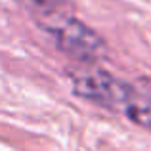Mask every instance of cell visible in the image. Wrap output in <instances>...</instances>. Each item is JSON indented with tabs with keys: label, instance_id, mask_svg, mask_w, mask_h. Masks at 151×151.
<instances>
[{
	"label": "cell",
	"instance_id": "1",
	"mask_svg": "<svg viewBox=\"0 0 151 151\" xmlns=\"http://www.w3.org/2000/svg\"><path fill=\"white\" fill-rule=\"evenodd\" d=\"M73 92L82 100L107 109H122L132 92V84L113 77L103 69L90 67L73 73Z\"/></svg>",
	"mask_w": 151,
	"mask_h": 151
},
{
	"label": "cell",
	"instance_id": "2",
	"mask_svg": "<svg viewBox=\"0 0 151 151\" xmlns=\"http://www.w3.org/2000/svg\"><path fill=\"white\" fill-rule=\"evenodd\" d=\"M54 35L59 50L71 55L73 59L96 61V59L105 55V40L96 31L86 27L84 23L77 21L75 17H71L61 27H58L54 31Z\"/></svg>",
	"mask_w": 151,
	"mask_h": 151
},
{
	"label": "cell",
	"instance_id": "3",
	"mask_svg": "<svg viewBox=\"0 0 151 151\" xmlns=\"http://www.w3.org/2000/svg\"><path fill=\"white\" fill-rule=\"evenodd\" d=\"M19 2L50 33H54L58 27L73 17V4L69 0H19Z\"/></svg>",
	"mask_w": 151,
	"mask_h": 151
},
{
	"label": "cell",
	"instance_id": "4",
	"mask_svg": "<svg viewBox=\"0 0 151 151\" xmlns=\"http://www.w3.org/2000/svg\"><path fill=\"white\" fill-rule=\"evenodd\" d=\"M122 111L134 124L151 130V84H132Z\"/></svg>",
	"mask_w": 151,
	"mask_h": 151
}]
</instances>
